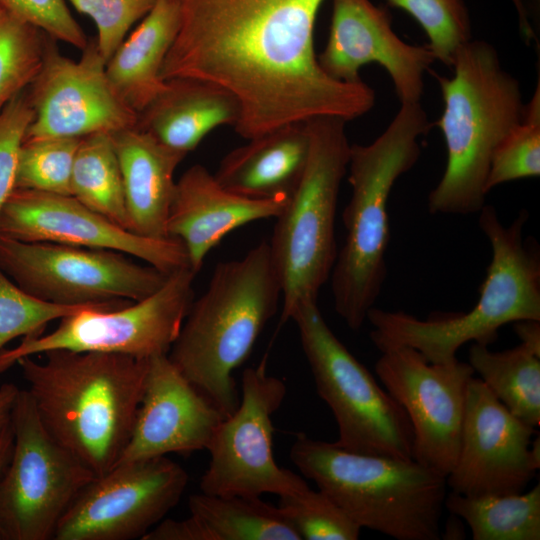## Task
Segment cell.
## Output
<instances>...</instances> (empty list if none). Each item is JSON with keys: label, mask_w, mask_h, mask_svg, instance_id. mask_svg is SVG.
<instances>
[{"label": "cell", "mask_w": 540, "mask_h": 540, "mask_svg": "<svg viewBox=\"0 0 540 540\" xmlns=\"http://www.w3.org/2000/svg\"><path fill=\"white\" fill-rule=\"evenodd\" d=\"M469 365L491 393L517 418L536 428L540 424V356L522 344L492 351L472 343Z\"/></svg>", "instance_id": "cell-27"}, {"label": "cell", "mask_w": 540, "mask_h": 540, "mask_svg": "<svg viewBox=\"0 0 540 540\" xmlns=\"http://www.w3.org/2000/svg\"><path fill=\"white\" fill-rule=\"evenodd\" d=\"M188 480L167 456L119 463L78 492L53 539L142 540L177 505Z\"/></svg>", "instance_id": "cell-14"}, {"label": "cell", "mask_w": 540, "mask_h": 540, "mask_svg": "<svg viewBox=\"0 0 540 540\" xmlns=\"http://www.w3.org/2000/svg\"><path fill=\"white\" fill-rule=\"evenodd\" d=\"M17 361L41 423L96 476L111 470L129 441L148 359L55 349Z\"/></svg>", "instance_id": "cell-2"}, {"label": "cell", "mask_w": 540, "mask_h": 540, "mask_svg": "<svg viewBox=\"0 0 540 540\" xmlns=\"http://www.w3.org/2000/svg\"><path fill=\"white\" fill-rule=\"evenodd\" d=\"M518 18V26L523 39H530L534 36V28L530 13L525 0H510Z\"/></svg>", "instance_id": "cell-41"}, {"label": "cell", "mask_w": 540, "mask_h": 540, "mask_svg": "<svg viewBox=\"0 0 540 540\" xmlns=\"http://www.w3.org/2000/svg\"><path fill=\"white\" fill-rule=\"evenodd\" d=\"M410 14L425 31L436 60L451 67L458 51L472 40V24L464 0H387Z\"/></svg>", "instance_id": "cell-33"}, {"label": "cell", "mask_w": 540, "mask_h": 540, "mask_svg": "<svg viewBox=\"0 0 540 540\" xmlns=\"http://www.w3.org/2000/svg\"><path fill=\"white\" fill-rule=\"evenodd\" d=\"M279 498V510L301 539L356 540L360 536L362 528L319 489L308 486Z\"/></svg>", "instance_id": "cell-34"}, {"label": "cell", "mask_w": 540, "mask_h": 540, "mask_svg": "<svg viewBox=\"0 0 540 540\" xmlns=\"http://www.w3.org/2000/svg\"><path fill=\"white\" fill-rule=\"evenodd\" d=\"M308 152L305 124L286 125L231 150L214 177L225 189L247 198H290L304 172Z\"/></svg>", "instance_id": "cell-23"}, {"label": "cell", "mask_w": 540, "mask_h": 540, "mask_svg": "<svg viewBox=\"0 0 540 540\" xmlns=\"http://www.w3.org/2000/svg\"><path fill=\"white\" fill-rule=\"evenodd\" d=\"M13 440V430L12 426L10 425L0 442V475L3 473L10 460L13 448ZM0 540H2L1 534Z\"/></svg>", "instance_id": "cell-42"}, {"label": "cell", "mask_w": 540, "mask_h": 540, "mask_svg": "<svg viewBox=\"0 0 540 540\" xmlns=\"http://www.w3.org/2000/svg\"><path fill=\"white\" fill-rule=\"evenodd\" d=\"M81 139L25 140L18 155L15 188L71 195L73 163Z\"/></svg>", "instance_id": "cell-32"}, {"label": "cell", "mask_w": 540, "mask_h": 540, "mask_svg": "<svg viewBox=\"0 0 540 540\" xmlns=\"http://www.w3.org/2000/svg\"><path fill=\"white\" fill-rule=\"evenodd\" d=\"M536 428L514 416L479 379L468 383L456 463L446 477L466 496L521 493L535 477L540 457L530 445Z\"/></svg>", "instance_id": "cell-17"}, {"label": "cell", "mask_w": 540, "mask_h": 540, "mask_svg": "<svg viewBox=\"0 0 540 540\" xmlns=\"http://www.w3.org/2000/svg\"><path fill=\"white\" fill-rule=\"evenodd\" d=\"M52 40L28 91L34 118L24 141L83 138L135 127L138 114L112 88L96 41L88 43L75 61L62 55Z\"/></svg>", "instance_id": "cell-16"}, {"label": "cell", "mask_w": 540, "mask_h": 540, "mask_svg": "<svg viewBox=\"0 0 540 540\" xmlns=\"http://www.w3.org/2000/svg\"><path fill=\"white\" fill-rule=\"evenodd\" d=\"M71 196L129 230L122 175L111 134L97 133L81 139L73 163Z\"/></svg>", "instance_id": "cell-29"}, {"label": "cell", "mask_w": 540, "mask_h": 540, "mask_svg": "<svg viewBox=\"0 0 540 540\" xmlns=\"http://www.w3.org/2000/svg\"><path fill=\"white\" fill-rule=\"evenodd\" d=\"M540 175V79L522 120L495 149L486 180V191L503 183Z\"/></svg>", "instance_id": "cell-31"}, {"label": "cell", "mask_w": 540, "mask_h": 540, "mask_svg": "<svg viewBox=\"0 0 540 540\" xmlns=\"http://www.w3.org/2000/svg\"><path fill=\"white\" fill-rule=\"evenodd\" d=\"M282 299L269 242L241 259L216 265L208 287L193 300L168 357L225 417L238 407L233 372L250 355Z\"/></svg>", "instance_id": "cell-4"}, {"label": "cell", "mask_w": 540, "mask_h": 540, "mask_svg": "<svg viewBox=\"0 0 540 540\" xmlns=\"http://www.w3.org/2000/svg\"><path fill=\"white\" fill-rule=\"evenodd\" d=\"M13 448L0 475L2 540H49L78 492L96 475L40 421L28 390L11 416Z\"/></svg>", "instance_id": "cell-11"}, {"label": "cell", "mask_w": 540, "mask_h": 540, "mask_svg": "<svg viewBox=\"0 0 540 540\" xmlns=\"http://www.w3.org/2000/svg\"><path fill=\"white\" fill-rule=\"evenodd\" d=\"M106 303L71 306L46 302L22 291L0 269V351L17 337L42 334L53 320Z\"/></svg>", "instance_id": "cell-35"}, {"label": "cell", "mask_w": 540, "mask_h": 540, "mask_svg": "<svg viewBox=\"0 0 540 540\" xmlns=\"http://www.w3.org/2000/svg\"><path fill=\"white\" fill-rule=\"evenodd\" d=\"M239 113L238 101L223 88L199 80L171 79L138 114L137 126L187 155L215 128L234 126Z\"/></svg>", "instance_id": "cell-25"}, {"label": "cell", "mask_w": 540, "mask_h": 540, "mask_svg": "<svg viewBox=\"0 0 540 540\" xmlns=\"http://www.w3.org/2000/svg\"><path fill=\"white\" fill-rule=\"evenodd\" d=\"M49 38L0 7V108L33 82Z\"/></svg>", "instance_id": "cell-30"}, {"label": "cell", "mask_w": 540, "mask_h": 540, "mask_svg": "<svg viewBox=\"0 0 540 540\" xmlns=\"http://www.w3.org/2000/svg\"><path fill=\"white\" fill-rule=\"evenodd\" d=\"M75 9L92 18L97 28V48L108 62L132 25L143 19L157 0H68Z\"/></svg>", "instance_id": "cell-36"}, {"label": "cell", "mask_w": 540, "mask_h": 540, "mask_svg": "<svg viewBox=\"0 0 540 540\" xmlns=\"http://www.w3.org/2000/svg\"><path fill=\"white\" fill-rule=\"evenodd\" d=\"M346 122L332 116L304 122L306 166L268 241L282 288L279 326L291 319L298 304L317 302L335 263L338 196L351 147Z\"/></svg>", "instance_id": "cell-8"}, {"label": "cell", "mask_w": 540, "mask_h": 540, "mask_svg": "<svg viewBox=\"0 0 540 540\" xmlns=\"http://www.w3.org/2000/svg\"><path fill=\"white\" fill-rule=\"evenodd\" d=\"M452 77L434 73L444 109L437 125L446 145L442 177L428 196L431 214H478L485 205L492 155L525 111L519 81L496 49L471 40L456 54Z\"/></svg>", "instance_id": "cell-6"}, {"label": "cell", "mask_w": 540, "mask_h": 540, "mask_svg": "<svg viewBox=\"0 0 540 540\" xmlns=\"http://www.w3.org/2000/svg\"><path fill=\"white\" fill-rule=\"evenodd\" d=\"M291 319L317 393L336 420L335 443L355 453L412 458L414 437L407 414L332 332L318 303L298 304Z\"/></svg>", "instance_id": "cell-9"}, {"label": "cell", "mask_w": 540, "mask_h": 540, "mask_svg": "<svg viewBox=\"0 0 540 540\" xmlns=\"http://www.w3.org/2000/svg\"><path fill=\"white\" fill-rule=\"evenodd\" d=\"M0 7L54 40L82 50L88 44L85 33L70 13L65 0H0Z\"/></svg>", "instance_id": "cell-38"}, {"label": "cell", "mask_w": 540, "mask_h": 540, "mask_svg": "<svg viewBox=\"0 0 540 540\" xmlns=\"http://www.w3.org/2000/svg\"><path fill=\"white\" fill-rule=\"evenodd\" d=\"M224 418L168 354L152 356L133 429L117 464L207 450Z\"/></svg>", "instance_id": "cell-20"}, {"label": "cell", "mask_w": 540, "mask_h": 540, "mask_svg": "<svg viewBox=\"0 0 540 540\" xmlns=\"http://www.w3.org/2000/svg\"><path fill=\"white\" fill-rule=\"evenodd\" d=\"M0 235L25 242L115 250L167 274L190 267L179 239L137 235L71 195L14 188L0 210Z\"/></svg>", "instance_id": "cell-18"}, {"label": "cell", "mask_w": 540, "mask_h": 540, "mask_svg": "<svg viewBox=\"0 0 540 540\" xmlns=\"http://www.w3.org/2000/svg\"><path fill=\"white\" fill-rule=\"evenodd\" d=\"M458 516L451 514V519L447 521L445 530L441 533V538L443 539H463L465 538V533L463 531V526L460 522Z\"/></svg>", "instance_id": "cell-43"}, {"label": "cell", "mask_w": 540, "mask_h": 540, "mask_svg": "<svg viewBox=\"0 0 540 540\" xmlns=\"http://www.w3.org/2000/svg\"><path fill=\"white\" fill-rule=\"evenodd\" d=\"M178 28L177 1L157 0L106 63V75L115 93L137 114L165 85L161 71Z\"/></svg>", "instance_id": "cell-26"}, {"label": "cell", "mask_w": 540, "mask_h": 540, "mask_svg": "<svg viewBox=\"0 0 540 540\" xmlns=\"http://www.w3.org/2000/svg\"><path fill=\"white\" fill-rule=\"evenodd\" d=\"M33 118L26 89L0 108V210L15 188L19 151Z\"/></svg>", "instance_id": "cell-37"}, {"label": "cell", "mask_w": 540, "mask_h": 540, "mask_svg": "<svg viewBox=\"0 0 540 540\" xmlns=\"http://www.w3.org/2000/svg\"><path fill=\"white\" fill-rule=\"evenodd\" d=\"M317 59L328 76L346 83L361 82L364 65H381L401 104L420 102L424 74L436 60L427 44L403 41L389 13L371 0H332L327 43Z\"/></svg>", "instance_id": "cell-19"}, {"label": "cell", "mask_w": 540, "mask_h": 540, "mask_svg": "<svg viewBox=\"0 0 540 540\" xmlns=\"http://www.w3.org/2000/svg\"><path fill=\"white\" fill-rule=\"evenodd\" d=\"M190 516L165 519L143 540H301L278 506L260 497L192 494Z\"/></svg>", "instance_id": "cell-24"}, {"label": "cell", "mask_w": 540, "mask_h": 540, "mask_svg": "<svg viewBox=\"0 0 540 540\" xmlns=\"http://www.w3.org/2000/svg\"><path fill=\"white\" fill-rule=\"evenodd\" d=\"M444 507L464 520L474 540H539L540 485L528 492L466 496L446 494Z\"/></svg>", "instance_id": "cell-28"}, {"label": "cell", "mask_w": 540, "mask_h": 540, "mask_svg": "<svg viewBox=\"0 0 540 540\" xmlns=\"http://www.w3.org/2000/svg\"><path fill=\"white\" fill-rule=\"evenodd\" d=\"M110 249L25 242L0 235V269L25 293L60 305L138 301L169 274Z\"/></svg>", "instance_id": "cell-12"}, {"label": "cell", "mask_w": 540, "mask_h": 540, "mask_svg": "<svg viewBox=\"0 0 540 540\" xmlns=\"http://www.w3.org/2000/svg\"><path fill=\"white\" fill-rule=\"evenodd\" d=\"M520 344L540 356V320H521L514 323Z\"/></svg>", "instance_id": "cell-40"}, {"label": "cell", "mask_w": 540, "mask_h": 540, "mask_svg": "<svg viewBox=\"0 0 540 540\" xmlns=\"http://www.w3.org/2000/svg\"><path fill=\"white\" fill-rule=\"evenodd\" d=\"M19 388L13 383L0 386V442L11 425V416Z\"/></svg>", "instance_id": "cell-39"}, {"label": "cell", "mask_w": 540, "mask_h": 540, "mask_svg": "<svg viewBox=\"0 0 540 540\" xmlns=\"http://www.w3.org/2000/svg\"><path fill=\"white\" fill-rule=\"evenodd\" d=\"M290 459L356 524L397 540H439L446 477L413 458L361 454L300 432Z\"/></svg>", "instance_id": "cell-7"}, {"label": "cell", "mask_w": 540, "mask_h": 540, "mask_svg": "<svg viewBox=\"0 0 540 540\" xmlns=\"http://www.w3.org/2000/svg\"><path fill=\"white\" fill-rule=\"evenodd\" d=\"M196 273L184 267L170 273L153 294L81 309L60 319L50 333L23 337L0 351V373L23 357L66 349L105 352L149 359L168 354L194 300Z\"/></svg>", "instance_id": "cell-10"}, {"label": "cell", "mask_w": 540, "mask_h": 540, "mask_svg": "<svg viewBox=\"0 0 540 540\" xmlns=\"http://www.w3.org/2000/svg\"><path fill=\"white\" fill-rule=\"evenodd\" d=\"M179 28L161 77L208 82L239 104L249 140L321 116L359 118L375 104L364 81L328 76L314 49L324 0H176Z\"/></svg>", "instance_id": "cell-1"}, {"label": "cell", "mask_w": 540, "mask_h": 540, "mask_svg": "<svg viewBox=\"0 0 540 540\" xmlns=\"http://www.w3.org/2000/svg\"><path fill=\"white\" fill-rule=\"evenodd\" d=\"M478 214L492 257L475 305L467 312L426 319L374 306L366 320L379 351L410 347L430 363L445 364L457 360L466 343L489 346L506 324L540 320V252L534 239L524 237L528 212L521 210L509 225L501 222L492 205L485 204Z\"/></svg>", "instance_id": "cell-3"}, {"label": "cell", "mask_w": 540, "mask_h": 540, "mask_svg": "<svg viewBox=\"0 0 540 540\" xmlns=\"http://www.w3.org/2000/svg\"><path fill=\"white\" fill-rule=\"evenodd\" d=\"M286 391L283 380L267 374L266 359L244 370L238 407L222 420L207 448L210 462L200 480L201 492L280 497L308 487L301 476L279 467L274 459L272 416Z\"/></svg>", "instance_id": "cell-13"}, {"label": "cell", "mask_w": 540, "mask_h": 540, "mask_svg": "<svg viewBox=\"0 0 540 540\" xmlns=\"http://www.w3.org/2000/svg\"><path fill=\"white\" fill-rule=\"evenodd\" d=\"M289 198L251 199L222 187L206 167L195 164L176 181L167 220V234L179 239L197 274L208 253L233 230L276 218Z\"/></svg>", "instance_id": "cell-21"}, {"label": "cell", "mask_w": 540, "mask_h": 540, "mask_svg": "<svg viewBox=\"0 0 540 540\" xmlns=\"http://www.w3.org/2000/svg\"><path fill=\"white\" fill-rule=\"evenodd\" d=\"M375 372L407 414L414 437L412 458L447 477L458 456L472 367L458 359L430 363L415 349L396 347L381 352Z\"/></svg>", "instance_id": "cell-15"}, {"label": "cell", "mask_w": 540, "mask_h": 540, "mask_svg": "<svg viewBox=\"0 0 540 540\" xmlns=\"http://www.w3.org/2000/svg\"><path fill=\"white\" fill-rule=\"evenodd\" d=\"M429 129L420 102L401 104L375 140L350 147L351 194L342 214L346 234L329 279L335 311L352 330L363 326L386 280L388 200L396 181L418 161L419 140Z\"/></svg>", "instance_id": "cell-5"}, {"label": "cell", "mask_w": 540, "mask_h": 540, "mask_svg": "<svg viewBox=\"0 0 540 540\" xmlns=\"http://www.w3.org/2000/svg\"><path fill=\"white\" fill-rule=\"evenodd\" d=\"M120 165L129 230L162 239L176 181L174 173L185 154L159 142L137 125L111 134Z\"/></svg>", "instance_id": "cell-22"}]
</instances>
